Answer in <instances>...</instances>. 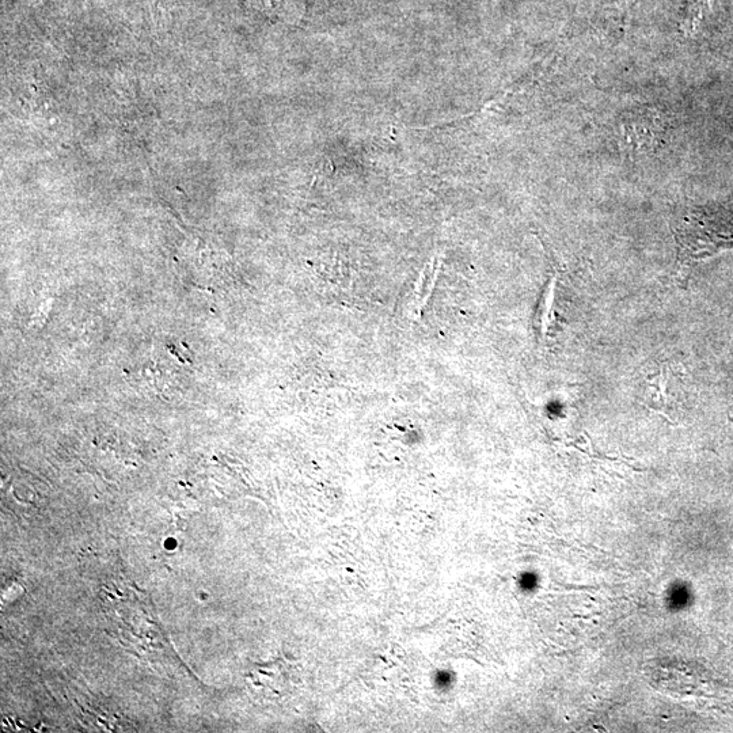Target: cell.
<instances>
[{"mask_svg":"<svg viewBox=\"0 0 733 733\" xmlns=\"http://www.w3.org/2000/svg\"><path fill=\"white\" fill-rule=\"evenodd\" d=\"M558 283V272L552 273L548 283L543 288L541 300L535 317V329H537L539 340L545 341L554 325V299H556Z\"/></svg>","mask_w":733,"mask_h":733,"instance_id":"obj_3","label":"cell"},{"mask_svg":"<svg viewBox=\"0 0 733 733\" xmlns=\"http://www.w3.org/2000/svg\"><path fill=\"white\" fill-rule=\"evenodd\" d=\"M678 265L676 279L686 281L695 262L733 248V227L708 215H691L676 230Z\"/></svg>","mask_w":733,"mask_h":733,"instance_id":"obj_1","label":"cell"},{"mask_svg":"<svg viewBox=\"0 0 733 733\" xmlns=\"http://www.w3.org/2000/svg\"><path fill=\"white\" fill-rule=\"evenodd\" d=\"M442 261L434 258L425 265L421 271L419 280L413 288L412 303H410V317L419 319L421 311L427 306L428 300L434 294L436 283H438Z\"/></svg>","mask_w":733,"mask_h":733,"instance_id":"obj_2","label":"cell"},{"mask_svg":"<svg viewBox=\"0 0 733 733\" xmlns=\"http://www.w3.org/2000/svg\"><path fill=\"white\" fill-rule=\"evenodd\" d=\"M147 20L153 26L155 33H166L173 24L174 0H143Z\"/></svg>","mask_w":733,"mask_h":733,"instance_id":"obj_5","label":"cell"},{"mask_svg":"<svg viewBox=\"0 0 733 733\" xmlns=\"http://www.w3.org/2000/svg\"><path fill=\"white\" fill-rule=\"evenodd\" d=\"M672 374L671 368L668 366L660 367L659 372L653 375L652 379H649L648 385V400L651 402L652 408L659 409L663 412L666 409L674 397V391L671 390Z\"/></svg>","mask_w":733,"mask_h":733,"instance_id":"obj_4","label":"cell"}]
</instances>
